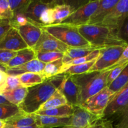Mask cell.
Here are the masks:
<instances>
[{
  "label": "cell",
  "instance_id": "cell-21",
  "mask_svg": "<svg viewBox=\"0 0 128 128\" xmlns=\"http://www.w3.org/2000/svg\"><path fill=\"white\" fill-rule=\"evenodd\" d=\"M103 48H105L97 47L94 46H90L87 47L69 48L67 51L63 53V57L62 58L63 64L75 59L80 58L87 56L95 50Z\"/></svg>",
  "mask_w": 128,
  "mask_h": 128
},
{
  "label": "cell",
  "instance_id": "cell-12",
  "mask_svg": "<svg viewBox=\"0 0 128 128\" xmlns=\"http://www.w3.org/2000/svg\"><path fill=\"white\" fill-rule=\"evenodd\" d=\"M58 90L64 95L68 104L73 107L79 106V89L72 80L71 75L64 74L63 80Z\"/></svg>",
  "mask_w": 128,
  "mask_h": 128
},
{
  "label": "cell",
  "instance_id": "cell-22",
  "mask_svg": "<svg viewBox=\"0 0 128 128\" xmlns=\"http://www.w3.org/2000/svg\"><path fill=\"white\" fill-rule=\"evenodd\" d=\"M36 59V53L32 49L27 48L18 51L17 54L11 60L4 69L17 67Z\"/></svg>",
  "mask_w": 128,
  "mask_h": 128
},
{
  "label": "cell",
  "instance_id": "cell-6",
  "mask_svg": "<svg viewBox=\"0 0 128 128\" xmlns=\"http://www.w3.org/2000/svg\"><path fill=\"white\" fill-rule=\"evenodd\" d=\"M100 0L88 1L76 9L61 23L79 28L88 24L90 18L97 9Z\"/></svg>",
  "mask_w": 128,
  "mask_h": 128
},
{
  "label": "cell",
  "instance_id": "cell-29",
  "mask_svg": "<svg viewBox=\"0 0 128 128\" xmlns=\"http://www.w3.org/2000/svg\"><path fill=\"white\" fill-rule=\"evenodd\" d=\"M128 84V64L126 65L120 76L111 84L109 88L115 93L120 92Z\"/></svg>",
  "mask_w": 128,
  "mask_h": 128
},
{
  "label": "cell",
  "instance_id": "cell-16",
  "mask_svg": "<svg viewBox=\"0 0 128 128\" xmlns=\"http://www.w3.org/2000/svg\"><path fill=\"white\" fill-rule=\"evenodd\" d=\"M45 66L46 64L41 62L37 59H34L17 67L5 69V71L8 76H18L28 72L42 73Z\"/></svg>",
  "mask_w": 128,
  "mask_h": 128
},
{
  "label": "cell",
  "instance_id": "cell-13",
  "mask_svg": "<svg viewBox=\"0 0 128 128\" xmlns=\"http://www.w3.org/2000/svg\"><path fill=\"white\" fill-rule=\"evenodd\" d=\"M58 4V1H43V0H37L32 1L31 0V3L25 13L28 20L34 23H40V16L42 12L50 8H52ZM42 26V25H41Z\"/></svg>",
  "mask_w": 128,
  "mask_h": 128
},
{
  "label": "cell",
  "instance_id": "cell-26",
  "mask_svg": "<svg viewBox=\"0 0 128 128\" xmlns=\"http://www.w3.org/2000/svg\"><path fill=\"white\" fill-rule=\"evenodd\" d=\"M22 86L30 88L42 83L46 80L42 73L28 72L17 76Z\"/></svg>",
  "mask_w": 128,
  "mask_h": 128
},
{
  "label": "cell",
  "instance_id": "cell-11",
  "mask_svg": "<svg viewBox=\"0 0 128 128\" xmlns=\"http://www.w3.org/2000/svg\"><path fill=\"white\" fill-rule=\"evenodd\" d=\"M101 118L92 114L80 106H74V113L68 124L61 128H85Z\"/></svg>",
  "mask_w": 128,
  "mask_h": 128
},
{
  "label": "cell",
  "instance_id": "cell-44",
  "mask_svg": "<svg viewBox=\"0 0 128 128\" xmlns=\"http://www.w3.org/2000/svg\"><path fill=\"white\" fill-rule=\"evenodd\" d=\"M0 105H12L8 101L2 93H0Z\"/></svg>",
  "mask_w": 128,
  "mask_h": 128
},
{
  "label": "cell",
  "instance_id": "cell-2",
  "mask_svg": "<svg viewBox=\"0 0 128 128\" xmlns=\"http://www.w3.org/2000/svg\"><path fill=\"white\" fill-rule=\"evenodd\" d=\"M78 28L82 37L92 46L108 48L128 45L119 36L118 32L109 26L102 24H87Z\"/></svg>",
  "mask_w": 128,
  "mask_h": 128
},
{
  "label": "cell",
  "instance_id": "cell-1",
  "mask_svg": "<svg viewBox=\"0 0 128 128\" xmlns=\"http://www.w3.org/2000/svg\"><path fill=\"white\" fill-rule=\"evenodd\" d=\"M64 74H60L46 79L39 84L28 88L26 98L19 108L28 114H34L51 97L62 82Z\"/></svg>",
  "mask_w": 128,
  "mask_h": 128
},
{
  "label": "cell",
  "instance_id": "cell-36",
  "mask_svg": "<svg viewBox=\"0 0 128 128\" xmlns=\"http://www.w3.org/2000/svg\"><path fill=\"white\" fill-rule=\"evenodd\" d=\"M18 51L0 50V66L5 68L12 58L17 54Z\"/></svg>",
  "mask_w": 128,
  "mask_h": 128
},
{
  "label": "cell",
  "instance_id": "cell-20",
  "mask_svg": "<svg viewBox=\"0 0 128 128\" xmlns=\"http://www.w3.org/2000/svg\"><path fill=\"white\" fill-rule=\"evenodd\" d=\"M34 115L36 124L40 128H61L68 124L71 120V117L59 118Z\"/></svg>",
  "mask_w": 128,
  "mask_h": 128
},
{
  "label": "cell",
  "instance_id": "cell-18",
  "mask_svg": "<svg viewBox=\"0 0 128 128\" xmlns=\"http://www.w3.org/2000/svg\"><path fill=\"white\" fill-rule=\"evenodd\" d=\"M4 122V128H20L34 124L36 120L34 114L26 113L21 110L12 117L5 120Z\"/></svg>",
  "mask_w": 128,
  "mask_h": 128
},
{
  "label": "cell",
  "instance_id": "cell-3",
  "mask_svg": "<svg viewBox=\"0 0 128 128\" xmlns=\"http://www.w3.org/2000/svg\"><path fill=\"white\" fill-rule=\"evenodd\" d=\"M110 72V70H106L72 76V80L79 89V106L107 87V79Z\"/></svg>",
  "mask_w": 128,
  "mask_h": 128
},
{
  "label": "cell",
  "instance_id": "cell-39",
  "mask_svg": "<svg viewBox=\"0 0 128 128\" xmlns=\"http://www.w3.org/2000/svg\"><path fill=\"white\" fill-rule=\"evenodd\" d=\"M20 86H22V84H21L17 76H8L7 81H6V87L4 91H11V90L18 88Z\"/></svg>",
  "mask_w": 128,
  "mask_h": 128
},
{
  "label": "cell",
  "instance_id": "cell-19",
  "mask_svg": "<svg viewBox=\"0 0 128 128\" xmlns=\"http://www.w3.org/2000/svg\"><path fill=\"white\" fill-rule=\"evenodd\" d=\"M119 0H100L97 9L89 21L88 24L98 25L117 4Z\"/></svg>",
  "mask_w": 128,
  "mask_h": 128
},
{
  "label": "cell",
  "instance_id": "cell-25",
  "mask_svg": "<svg viewBox=\"0 0 128 128\" xmlns=\"http://www.w3.org/2000/svg\"><path fill=\"white\" fill-rule=\"evenodd\" d=\"M68 102L64 95L57 89L52 96L39 108L38 111H44L67 104Z\"/></svg>",
  "mask_w": 128,
  "mask_h": 128
},
{
  "label": "cell",
  "instance_id": "cell-33",
  "mask_svg": "<svg viewBox=\"0 0 128 128\" xmlns=\"http://www.w3.org/2000/svg\"><path fill=\"white\" fill-rule=\"evenodd\" d=\"M36 59L43 63L54 62L63 57V53L59 52H35Z\"/></svg>",
  "mask_w": 128,
  "mask_h": 128
},
{
  "label": "cell",
  "instance_id": "cell-30",
  "mask_svg": "<svg viewBox=\"0 0 128 128\" xmlns=\"http://www.w3.org/2000/svg\"><path fill=\"white\" fill-rule=\"evenodd\" d=\"M63 62L62 59H60L50 63L46 64L42 74L46 79H48L59 74Z\"/></svg>",
  "mask_w": 128,
  "mask_h": 128
},
{
  "label": "cell",
  "instance_id": "cell-14",
  "mask_svg": "<svg viewBox=\"0 0 128 128\" xmlns=\"http://www.w3.org/2000/svg\"><path fill=\"white\" fill-rule=\"evenodd\" d=\"M27 48L28 47L20 36L17 29L14 27L11 28L0 41V50L19 51Z\"/></svg>",
  "mask_w": 128,
  "mask_h": 128
},
{
  "label": "cell",
  "instance_id": "cell-35",
  "mask_svg": "<svg viewBox=\"0 0 128 128\" xmlns=\"http://www.w3.org/2000/svg\"><path fill=\"white\" fill-rule=\"evenodd\" d=\"M13 17V13L9 5L8 0H0V20H10Z\"/></svg>",
  "mask_w": 128,
  "mask_h": 128
},
{
  "label": "cell",
  "instance_id": "cell-5",
  "mask_svg": "<svg viewBox=\"0 0 128 128\" xmlns=\"http://www.w3.org/2000/svg\"><path fill=\"white\" fill-rule=\"evenodd\" d=\"M116 94L108 87H106L97 94L88 99L80 106L97 117L103 118L105 110Z\"/></svg>",
  "mask_w": 128,
  "mask_h": 128
},
{
  "label": "cell",
  "instance_id": "cell-9",
  "mask_svg": "<svg viewBox=\"0 0 128 128\" xmlns=\"http://www.w3.org/2000/svg\"><path fill=\"white\" fill-rule=\"evenodd\" d=\"M68 48V46L60 40L42 30L38 41L32 50L34 52H59L64 53Z\"/></svg>",
  "mask_w": 128,
  "mask_h": 128
},
{
  "label": "cell",
  "instance_id": "cell-45",
  "mask_svg": "<svg viewBox=\"0 0 128 128\" xmlns=\"http://www.w3.org/2000/svg\"><path fill=\"white\" fill-rule=\"evenodd\" d=\"M40 128L36 124H34L31 125V126H24V127H22V128Z\"/></svg>",
  "mask_w": 128,
  "mask_h": 128
},
{
  "label": "cell",
  "instance_id": "cell-31",
  "mask_svg": "<svg viewBox=\"0 0 128 128\" xmlns=\"http://www.w3.org/2000/svg\"><path fill=\"white\" fill-rule=\"evenodd\" d=\"M31 0H8L9 5L13 15H25L26 11L31 3Z\"/></svg>",
  "mask_w": 128,
  "mask_h": 128
},
{
  "label": "cell",
  "instance_id": "cell-41",
  "mask_svg": "<svg viewBox=\"0 0 128 128\" xmlns=\"http://www.w3.org/2000/svg\"><path fill=\"white\" fill-rule=\"evenodd\" d=\"M8 76L5 69L0 66V93H2L5 91Z\"/></svg>",
  "mask_w": 128,
  "mask_h": 128
},
{
  "label": "cell",
  "instance_id": "cell-32",
  "mask_svg": "<svg viewBox=\"0 0 128 128\" xmlns=\"http://www.w3.org/2000/svg\"><path fill=\"white\" fill-rule=\"evenodd\" d=\"M97 60V59H96ZM96 60H94L90 62H86V63L81 64L72 66L69 68L65 71H64V74H68L73 76V75H78L81 74L86 73L89 72L90 69L92 68L93 64H94Z\"/></svg>",
  "mask_w": 128,
  "mask_h": 128
},
{
  "label": "cell",
  "instance_id": "cell-23",
  "mask_svg": "<svg viewBox=\"0 0 128 128\" xmlns=\"http://www.w3.org/2000/svg\"><path fill=\"white\" fill-rule=\"evenodd\" d=\"M73 113L74 107L69 104H67L60 107L50 109L44 111H38L34 114L59 118H70L72 116Z\"/></svg>",
  "mask_w": 128,
  "mask_h": 128
},
{
  "label": "cell",
  "instance_id": "cell-37",
  "mask_svg": "<svg viewBox=\"0 0 128 128\" xmlns=\"http://www.w3.org/2000/svg\"><path fill=\"white\" fill-rule=\"evenodd\" d=\"M128 64V63H125L119 65V66H116V67L113 68L110 70V72L109 73L107 79V87H109L111 85V84L120 76V74L121 73L122 70L124 69V68L126 67Z\"/></svg>",
  "mask_w": 128,
  "mask_h": 128
},
{
  "label": "cell",
  "instance_id": "cell-46",
  "mask_svg": "<svg viewBox=\"0 0 128 128\" xmlns=\"http://www.w3.org/2000/svg\"><path fill=\"white\" fill-rule=\"evenodd\" d=\"M3 21V20H0V22H1V21Z\"/></svg>",
  "mask_w": 128,
  "mask_h": 128
},
{
  "label": "cell",
  "instance_id": "cell-24",
  "mask_svg": "<svg viewBox=\"0 0 128 128\" xmlns=\"http://www.w3.org/2000/svg\"><path fill=\"white\" fill-rule=\"evenodd\" d=\"M27 92L28 88L22 86L11 91H4L2 94L10 104L19 107L26 98Z\"/></svg>",
  "mask_w": 128,
  "mask_h": 128
},
{
  "label": "cell",
  "instance_id": "cell-43",
  "mask_svg": "<svg viewBox=\"0 0 128 128\" xmlns=\"http://www.w3.org/2000/svg\"><path fill=\"white\" fill-rule=\"evenodd\" d=\"M119 36L126 43L128 44V17L124 22L121 30H120Z\"/></svg>",
  "mask_w": 128,
  "mask_h": 128
},
{
  "label": "cell",
  "instance_id": "cell-40",
  "mask_svg": "<svg viewBox=\"0 0 128 128\" xmlns=\"http://www.w3.org/2000/svg\"><path fill=\"white\" fill-rule=\"evenodd\" d=\"M12 27L11 23L9 20H3L0 22V41L3 39Z\"/></svg>",
  "mask_w": 128,
  "mask_h": 128
},
{
  "label": "cell",
  "instance_id": "cell-38",
  "mask_svg": "<svg viewBox=\"0 0 128 128\" xmlns=\"http://www.w3.org/2000/svg\"><path fill=\"white\" fill-rule=\"evenodd\" d=\"M85 128H114V126L111 120L105 118H101Z\"/></svg>",
  "mask_w": 128,
  "mask_h": 128
},
{
  "label": "cell",
  "instance_id": "cell-28",
  "mask_svg": "<svg viewBox=\"0 0 128 128\" xmlns=\"http://www.w3.org/2000/svg\"><path fill=\"white\" fill-rule=\"evenodd\" d=\"M101 50H102V49H100V50H95V51H92L91 53H90V54L87 55V56H84V57H82V58H80L75 59V60H72V61H70V62H67V63L64 64L62 65V68H61V71H60L59 74H62L64 72V71H65L68 68L71 67V66L86 63V62H90V61H92V60H96V59L99 57V56L100 55Z\"/></svg>",
  "mask_w": 128,
  "mask_h": 128
},
{
  "label": "cell",
  "instance_id": "cell-27",
  "mask_svg": "<svg viewBox=\"0 0 128 128\" xmlns=\"http://www.w3.org/2000/svg\"><path fill=\"white\" fill-rule=\"evenodd\" d=\"M108 119L112 121L114 128H128V104Z\"/></svg>",
  "mask_w": 128,
  "mask_h": 128
},
{
  "label": "cell",
  "instance_id": "cell-4",
  "mask_svg": "<svg viewBox=\"0 0 128 128\" xmlns=\"http://www.w3.org/2000/svg\"><path fill=\"white\" fill-rule=\"evenodd\" d=\"M41 29L52 35L69 48L92 46L79 32L78 28L63 24L41 26Z\"/></svg>",
  "mask_w": 128,
  "mask_h": 128
},
{
  "label": "cell",
  "instance_id": "cell-10",
  "mask_svg": "<svg viewBox=\"0 0 128 128\" xmlns=\"http://www.w3.org/2000/svg\"><path fill=\"white\" fill-rule=\"evenodd\" d=\"M41 26L38 24L28 21L24 24L14 28L17 29L28 47L32 49L38 41L42 33V30Z\"/></svg>",
  "mask_w": 128,
  "mask_h": 128
},
{
  "label": "cell",
  "instance_id": "cell-42",
  "mask_svg": "<svg viewBox=\"0 0 128 128\" xmlns=\"http://www.w3.org/2000/svg\"><path fill=\"white\" fill-rule=\"evenodd\" d=\"M125 63H128V44L127 46L125 47L124 50L122 51V54H121V56L120 57L119 60H118L117 62L113 65V66L111 67V68L110 69V70L111 69H112L113 68L116 67V66H119V65Z\"/></svg>",
  "mask_w": 128,
  "mask_h": 128
},
{
  "label": "cell",
  "instance_id": "cell-15",
  "mask_svg": "<svg viewBox=\"0 0 128 128\" xmlns=\"http://www.w3.org/2000/svg\"><path fill=\"white\" fill-rule=\"evenodd\" d=\"M128 104V84L117 92L104 112L103 118H109Z\"/></svg>",
  "mask_w": 128,
  "mask_h": 128
},
{
  "label": "cell",
  "instance_id": "cell-7",
  "mask_svg": "<svg viewBox=\"0 0 128 128\" xmlns=\"http://www.w3.org/2000/svg\"><path fill=\"white\" fill-rule=\"evenodd\" d=\"M125 47L126 46H116L102 49L100 55L88 72L110 70L119 60Z\"/></svg>",
  "mask_w": 128,
  "mask_h": 128
},
{
  "label": "cell",
  "instance_id": "cell-17",
  "mask_svg": "<svg viewBox=\"0 0 128 128\" xmlns=\"http://www.w3.org/2000/svg\"><path fill=\"white\" fill-rule=\"evenodd\" d=\"M80 6L71 4V1H58V4L52 8L54 24H60Z\"/></svg>",
  "mask_w": 128,
  "mask_h": 128
},
{
  "label": "cell",
  "instance_id": "cell-8",
  "mask_svg": "<svg viewBox=\"0 0 128 128\" xmlns=\"http://www.w3.org/2000/svg\"><path fill=\"white\" fill-rule=\"evenodd\" d=\"M128 17V0H119L114 7L104 18L101 24L109 26L120 32Z\"/></svg>",
  "mask_w": 128,
  "mask_h": 128
},
{
  "label": "cell",
  "instance_id": "cell-34",
  "mask_svg": "<svg viewBox=\"0 0 128 128\" xmlns=\"http://www.w3.org/2000/svg\"><path fill=\"white\" fill-rule=\"evenodd\" d=\"M20 111L19 107L14 105H0V120L5 121Z\"/></svg>",
  "mask_w": 128,
  "mask_h": 128
}]
</instances>
